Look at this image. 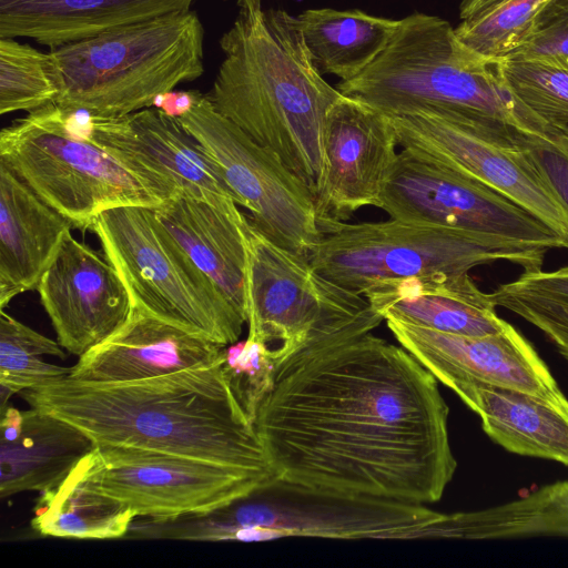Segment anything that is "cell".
Returning <instances> with one entry per match:
<instances>
[{"label": "cell", "mask_w": 568, "mask_h": 568, "mask_svg": "<svg viewBox=\"0 0 568 568\" xmlns=\"http://www.w3.org/2000/svg\"><path fill=\"white\" fill-rule=\"evenodd\" d=\"M448 415L438 381L410 353L353 332L287 362L254 425L280 479L425 505L457 468Z\"/></svg>", "instance_id": "cell-1"}, {"label": "cell", "mask_w": 568, "mask_h": 568, "mask_svg": "<svg viewBox=\"0 0 568 568\" xmlns=\"http://www.w3.org/2000/svg\"><path fill=\"white\" fill-rule=\"evenodd\" d=\"M223 361L130 383L92 384L67 375L20 394L94 445L162 452L274 477L254 423L223 376Z\"/></svg>", "instance_id": "cell-2"}, {"label": "cell", "mask_w": 568, "mask_h": 568, "mask_svg": "<svg viewBox=\"0 0 568 568\" xmlns=\"http://www.w3.org/2000/svg\"><path fill=\"white\" fill-rule=\"evenodd\" d=\"M236 9L220 39L224 58L206 97L315 196L326 168L327 114L343 94L315 68L297 17L264 8L262 0H237Z\"/></svg>", "instance_id": "cell-3"}, {"label": "cell", "mask_w": 568, "mask_h": 568, "mask_svg": "<svg viewBox=\"0 0 568 568\" xmlns=\"http://www.w3.org/2000/svg\"><path fill=\"white\" fill-rule=\"evenodd\" d=\"M336 89L386 115L438 108L524 132L547 124L510 91L498 61L473 53L448 21L422 12L399 19L385 50Z\"/></svg>", "instance_id": "cell-4"}, {"label": "cell", "mask_w": 568, "mask_h": 568, "mask_svg": "<svg viewBox=\"0 0 568 568\" xmlns=\"http://www.w3.org/2000/svg\"><path fill=\"white\" fill-rule=\"evenodd\" d=\"M49 55L54 103L122 116L203 74L204 28L195 11H175L51 48Z\"/></svg>", "instance_id": "cell-5"}, {"label": "cell", "mask_w": 568, "mask_h": 568, "mask_svg": "<svg viewBox=\"0 0 568 568\" xmlns=\"http://www.w3.org/2000/svg\"><path fill=\"white\" fill-rule=\"evenodd\" d=\"M447 514L425 505L311 488L273 477L210 513L159 523V537L262 541L280 537L334 539L446 538Z\"/></svg>", "instance_id": "cell-6"}, {"label": "cell", "mask_w": 568, "mask_h": 568, "mask_svg": "<svg viewBox=\"0 0 568 568\" xmlns=\"http://www.w3.org/2000/svg\"><path fill=\"white\" fill-rule=\"evenodd\" d=\"M311 265L331 282L361 294L402 278L460 275L499 261L524 272L542 267L548 247L459 229L389 219L321 229Z\"/></svg>", "instance_id": "cell-7"}, {"label": "cell", "mask_w": 568, "mask_h": 568, "mask_svg": "<svg viewBox=\"0 0 568 568\" xmlns=\"http://www.w3.org/2000/svg\"><path fill=\"white\" fill-rule=\"evenodd\" d=\"M0 161L81 231H92L108 210L156 207L169 199L104 146L78 133L54 102L1 130Z\"/></svg>", "instance_id": "cell-8"}, {"label": "cell", "mask_w": 568, "mask_h": 568, "mask_svg": "<svg viewBox=\"0 0 568 568\" xmlns=\"http://www.w3.org/2000/svg\"><path fill=\"white\" fill-rule=\"evenodd\" d=\"M244 236L247 337L268 349L276 374L315 344L373 332L384 321L365 296L327 280L307 257L263 235L247 216Z\"/></svg>", "instance_id": "cell-9"}, {"label": "cell", "mask_w": 568, "mask_h": 568, "mask_svg": "<svg viewBox=\"0 0 568 568\" xmlns=\"http://www.w3.org/2000/svg\"><path fill=\"white\" fill-rule=\"evenodd\" d=\"M92 232L133 306L224 346L239 341L245 318L163 227L153 207L108 210Z\"/></svg>", "instance_id": "cell-10"}, {"label": "cell", "mask_w": 568, "mask_h": 568, "mask_svg": "<svg viewBox=\"0 0 568 568\" xmlns=\"http://www.w3.org/2000/svg\"><path fill=\"white\" fill-rule=\"evenodd\" d=\"M387 116L403 149L500 193L568 248V211L520 151L519 130L438 108Z\"/></svg>", "instance_id": "cell-11"}, {"label": "cell", "mask_w": 568, "mask_h": 568, "mask_svg": "<svg viewBox=\"0 0 568 568\" xmlns=\"http://www.w3.org/2000/svg\"><path fill=\"white\" fill-rule=\"evenodd\" d=\"M178 120L214 160L251 225L307 257L322 236L310 189L275 153L217 112L206 94L196 90L192 108Z\"/></svg>", "instance_id": "cell-12"}, {"label": "cell", "mask_w": 568, "mask_h": 568, "mask_svg": "<svg viewBox=\"0 0 568 568\" xmlns=\"http://www.w3.org/2000/svg\"><path fill=\"white\" fill-rule=\"evenodd\" d=\"M152 520L200 515L246 497L273 477L201 459L95 445L70 473Z\"/></svg>", "instance_id": "cell-13"}, {"label": "cell", "mask_w": 568, "mask_h": 568, "mask_svg": "<svg viewBox=\"0 0 568 568\" xmlns=\"http://www.w3.org/2000/svg\"><path fill=\"white\" fill-rule=\"evenodd\" d=\"M379 209L404 222L565 248L555 233L513 201L408 149L397 154Z\"/></svg>", "instance_id": "cell-14"}, {"label": "cell", "mask_w": 568, "mask_h": 568, "mask_svg": "<svg viewBox=\"0 0 568 568\" xmlns=\"http://www.w3.org/2000/svg\"><path fill=\"white\" fill-rule=\"evenodd\" d=\"M162 189L237 212L234 193L202 144L173 116L145 108L122 116L91 118L87 134Z\"/></svg>", "instance_id": "cell-15"}, {"label": "cell", "mask_w": 568, "mask_h": 568, "mask_svg": "<svg viewBox=\"0 0 568 568\" xmlns=\"http://www.w3.org/2000/svg\"><path fill=\"white\" fill-rule=\"evenodd\" d=\"M385 321L399 345L449 388L484 383L568 402L534 346L509 323L499 333L464 336Z\"/></svg>", "instance_id": "cell-16"}, {"label": "cell", "mask_w": 568, "mask_h": 568, "mask_svg": "<svg viewBox=\"0 0 568 568\" xmlns=\"http://www.w3.org/2000/svg\"><path fill=\"white\" fill-rule=\"evenodd\" d=\"M397 145L384 113L345 95L331 108L324 135L326 168L315 194L320 230L345 222L364 206L379 207Z\"/></svg>", "instance_id": "cell-17"}, {"label": "cell", "mask_w": 568, "mask_h": 568, "mask_svg": "<svg viewBox=\"0 0 568 568\" xmlns=\"http://www.w3.org/2000/svg\"><path fill=\"white\" fill-rule=\"evenodd\" d=\"M37 290L59 344L79 357L116 332L132 311L126 285L110 260L71 231Z\"/></svg>", "instance_id": "cell-18"}, {"label": "cell", "mask_w": 568, "mask_h": 568, "mask_svg": "<svg viewBox=\"0 0 568 568\" xmlns=\"http://www.w3.org/2000/svg\"><path fill=\"white\" fill-rule=\"evenodd\" d=\"M225 347L132 305L128 321L80 356L69 376L92 384L144 381L217 364Z\"/></svg>", "instance_id": "cell-19"}, {"label": "cell", "mask_w": 568, "mask_h": 568, "mask_svg": "<svg viewBox=\"0 0 568 568\" xmlns=\"http://www.w3.org/2000/svg\"><path fill=\"white\" fill-rule=\"evenodd\" d=\"M384 320L464 335L486 336L508 324L496 313L489 293L469 273L414 276L376 285L364 293Z\"/></svg>", "instance_id": "cell-20"}, {"label": "cell", "mask_w": 568, "mask_h": 568, "mask_svg": "<svg viewBox=\"0 0 568 568\" xmlns=\"http://www.w3.org/2000/svg\"><path fill=\"white\" fill-rule=\"evenodd\" d=\"M0 496L60 485L95 446L79 428L31 407H7L0 423Z\"/></svg>", "instance_id": "cell-21"}, {"label": "cell", "mask_w": 568, "mask_h": 568, "mask_svg": "<svg viewBox=\"0 0 568 568\" xmlns=\"http://www.w3.org/2000/svg\"><path fill=\"white\" fill-rule=\"evenodd\" d=\"M72 224L0 161V307L37 287Z\"/></svg>", "instance_id": "cell-22"}, {"label": "cell", "mask_w": 568, "mask_h": 568, "mask_svg": "<svg viewBox=\"0 0 568 568\" xmlns=\"http://www.w3.org/2000/svg\"><path fill=\"white\" fill-rule=\"evenodd\" d=\"M153 210L192 262L246 321V215L182 194Z\"/></svg>", "instance_id": "cell-23"}, {"label": "cell", "mask_w": 568, "mask_h": 568, "mask_svg": "<svg viewBox=\"0 0 568 568\" xmlns=\"http://www.w3.org/2000/svg\"><path fill=\"white\" fill-rule=\"evenodd\" d=\"M196 0H0V38L57 48L123 26L189 10Z\"/></svg>", "instance_id": "cell-24"}, {"label": "cell", "mask_w": 568, "mask_h": 568, "mask_svg": "<svg viewBox=\"0 0 568 568\" xmlns=\"http://www.w3.org/2000/svg\"><path fill=\"white\" fill-rule=\"evenodd\" d=\"M475 412L483 430L504 449L568 467V402L484 383L450 388Z\"/></svg>", "instance_id": "cell-25"}, {"label": "cell", "mask_w": 568, "mask_h": 568, "mask_svg": "<svg viewBox=\"0 0 568 568\" xmlns=\"http://www.w3.org/2000/svg\"><path fill=\"white\" fill-rule=\"evenodd\" d=\"M305 45L321 74L348 81L387 47L399 20L362 10L307 9L297 16Z\"/></svg>", "instance_id": "cell-26"}, {"label": "cell", "mask_w": 568, "mask_h": 568, "mask_svg": "<svg viewBox=\"0 0 568 568\" xmlns=\"http://www.w3.org/2000/svg\"><path fill=\"white\" fill-rule=\"evenodd\" d=\"M32 528L43 536L115 539L131 529L136 514L122 501L94 490L71 474L42 491L34 506Z\"/></svg>", "instance_id": "cell-27"}, {"label": "cell", "mask_w": 568, "mask_h": 568, "mask_svg": "<svg viewBox=\"0 0 568 568\" xmlns=\"http://www.w3.org/2000/svg\"><path fill=\"white\" fill-rule=\"evenodd\" d=\"M568 537V480L555 481L503 505L450 514V539Z\"/></svg>", "instance_id": "cell-28"}, {"label": "cell", "mask_w": 568, "mask_h": 568, "mask_svg": "<svg viewBox=\"0 0 568 568\" xmlns=\"http://www.w3.org/2000/svg\"><path fill=\"white\" fill-rule=\"evenodd\" d=\"M64 358L59 342L33 331L1 310L0 385L1 412L16 393L70 375L71 368L44 362L41 356Z\"/></svg>", "instance_id": "cell-29"}, {"label": "cell", "mask_w": 568, "mask_h": 568, "mask_svg": "<svg viewBox=\"0 0 568 568\" xmlns=\"http://www.w3.org/2000/svg\"><path fill=\"white\" fill-rule=\"evenodd\" d=\"M58 88L49 52L0 38V114L34 111L55 102Z\"/></svg>", "instance_id": "cell-30"}, {"label": "cell", "mask_w": 568, "mask_h": 568, "mask_svg": "<svg viewBox=\"0 0 568 568\" xmlns=\"http://www.w3.org/2000/svg\"><path fill=\"white\" fill-rule=\"evenodd\" d=\"M547 0H504L454 28L457 39L488 61L506 59L521 42Z\"/></svg>", "instance_id": "cell-31"}, {"label": "cell", "mask_w": 568, "mask_h": 568, "mask_svg": "<svg viewBox=\"0 0 568 568\" xmlns=\"http://www.w3.org/2000/svg\"><path fill=\"white\" fill-rule=\"evenodd\" d=\"M499 71L516 98L544 121L568 125V71L545 63L504 59Z\"/></svg>", "instance_id": "cell-32"}, {"label": "cell", "mask_w": 568, "mask_h": 568, "mask_svg": "<svg viewBox=\"0 0 568 568\" xmlns=\"http://www.w3.org/2000/svg\"><path fill=\"white\" fill-rule=\"evenodd\" d=\"M222 373L236 402L254 423L276 378V364L271 353L250 337L231 344L225 347Z\"/></svg>", "instance_id": "cell-33"}, {"label": "cell", "mask_w": 568, "mask_h": 568, "mask_svg": "<svg viewBox=\"0 0 568 568\" xmlns=\"http://www.w3.org/2000/svg\"><path fill=\"white\" fill-rule=\"evenodd\" d=\"M568 71V0H547L519 45L506 58Z\"/></svg>", "instance_id": "cell-34"}, {"label": "cell", "mask_w": 568, "mask_h": 568, "mask_svg": "<svg viewBox=\"0 0 568 568\" xmlns=\"http://www.w3.org/2000/svg\"><path fill=\"white\" fill-rule=\"evenodd\" d=\"M516 143L541 181L568 211V125L516 132Z\"/></svg>", "instance_id": "cell-35"}, {"label": "cell", "mask_w": 568, "mask_h": 568, "mask_svg": "<svg viewBox=\"0 0 568 568\" xmlns=\"http://www.w3.org/2000/svg\"><path fill=\"white\" fill-rule=\"evenodd\" d=\"M494 291L568 305V265L554 271L524 272L516 280L500 284Z\"/></svg>", "instance_id": "cell-36"}, {"label": "cell", "mask_w": 568, "mask_h": 568, "mask_svg": "<svg viewBox=\"0 0 568 568\" xmlns=\"http://www.w3.org/2000/svg\"><path fill=\"white\" fill-rule=\"evenodd\" d=\"M196 90L170 91L158 95L152 108L160 109L165 114L180 118L193 105Z\"/></svg>", "instance_id": "cell-37"}, {"label": "cell", "mask_w": 568, "mask_h": 568, "mask_svg": "<svg viewBox=\"0 0 568 568\" xmlns=\"http://www.w3.org/2000/svg\"><path fill=\"white\" fill-rule=\"evenodd\" d=\"M504 0H462L459 6L460 19H466L485 11Z\"/></svg>", "instance_id": "cell-38"}]
</instances>
